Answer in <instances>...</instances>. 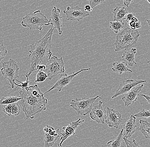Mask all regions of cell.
<instances>
[{
    "label": "cell",
    "instance_id": "cell-5",
    "mask_svg": "<svg viewBox=\"0 0 150 147\" xmlns=\"http://www.w3.org/2000/svg\"><path fill=\"white\" fill-rule=\"evenodd\" d=\"M1 72L4 78L9 81V84L12 89L14 88V83L17 79L19 78V67L17 63L12 59H10L7 62H4L2 64Z\"/></svg>",
    "mask_w": 150,
    "mask_h": 147
},
{
    "label": "cell",
    "instance_id": "cell-8",
    "mask_svg": "<svg viewBox=\"0 0 150 147\" xmlns=\"http://www.w3.org/2000/svg\"><path fill=\"white\" fill-rule=\"evenodd\" d=\"M66 17L68 20L79 21L81 20L90 15V13L86 12L84 9L78 6H67L66 10L63 11Z\"/></svg>",
    "mask_w": 150,
    "mask_h": 147
},
{
    "label": "cell",
    "instance_id": "cell-34",
    "mask_svg": "<svg viewBox=\"0 0 150 147\" xmlns=\"http://www.w3.org/2000/svg\"><path fill=\"white\" fill-rule=\"evenodd\" d=\"M46 69V65H38L36 67V71L38 72L44 71Z\"/></svg>",
    "mask_w": 150,
    "mask_h": 147
},
{
    "label": "cell",
    "instance_id": "cell-17",
    "mask_svg": "<svg viewBox=\"0 0 150 147\" xmlns=\"http://www.w3.org/2000/svg\"><path fill=\"white\" fill-rule=\"evenodd\" d=\"M137 52L136 48H132L131 50L126 51L122 56V60L125 63L127 66L132 67L134 64H136L135 62V54Z\"/></svg>",
    "mask_w": 150,
    "mask_h": 147
},
{
    "label": "cell",
    "instance_id": "cell-23",
    "mask_svg": "<svg viewBox=\"0 0 150 147\" xmlns=\"http://www.w3.org/2000/svg\"><path fill=\"white\" fill-rule=\"evenodd\" d=\"M125 27V23L121 21H111L110 23L109 28L115 33H118L121 31Z\"/></svg>",
    "mask_w": 150,
    "mask_h": 147
},
{
    "label": "cell",
    "instance_id": "cell-12",
    "mask_svg": "<svg viewBox=\"0 0 150 147\" xmlns=\"http://www.w3.org/2000/svg\"><path fill=\"white\" fill-rule=\"evenodd\" d=\"M146 80H134L130 79L124 80L120 84L119 88L116 91L115 93L112 95V99L116 98L120 95H122L129 91L132 88L136 87L137 85L141 83H145Z\"/></svg>",
    "mask_w": 150,
    "mask_h": 147
},
{
    "label": "cell",
    "instance_id": "cell-16",
    "mask_svg": "<svg viewBox=\"0 0 150 147\" xmlns=\"http://www.w3.org/2000/svg\"><path fill=\"white\" fill-rule=\"evenodd\" d=\"M136 128V117L134 116V115H132L123 126V138H130L135 132Z\"/></svg>",
    "mask_w": 150,
    "mask_h": 147
},
{
    "label": "cell",
    "instance_id": "cell-9",
    "mask_svg": "<svg viewBox=\"0 0 150 147\" xmlns=\"http://www.w3.org/2000/svg\"><path fill=\"white\" fill-rule=\"evenodd\" d=\"M91 69L90 68L81 69L79 70V71H78V72H77L74 73L72 75H68L66 73L61 74L59 78L57 80L56 83L50 89L48 90L47 91H46L45 93H44V95L55 89H58V91L59 92H60L62 90V89L63 88L68 85V84H70L73 79L77 75H78L81 72H82L89 71V70H90Z\"/></svg>",
    "mask_w": 150,
    "mask_h": 147
},
{
    "label": "cell",
    "instance_id": "cell-25",
    "mask_svg": "<svg viewBox=\"0 0 150 147\" xmlns=\"http://www.w3.org/2000/svg\"><path fill=\"white\" fill-rule=\"evenodd\" d=\"M27 77V79H26V81L24 82H21V81H19V80L16 79V81L19 82L21 83V84L18 85V84H17L16 82L14 83V84L16 85L17 86V87L15 89V90L18 89L19 88H21L22 89L28 91L29 90V89H30V86H29V84L31 83L30 81L29 80V77L28 76H26Z\"/></svg>",
    "mask_w": 150,
    "mask_h": 147
},
{
    "label": "cell",
    "instance_id": "cell-40",
    "mask_svg": "<svg viewBox=\"0 0 150 147\" xmlns=\"http://www.w3.org/2000/svg\"><path fill=\"white\" fill-rule=\"evenodd\" d=\"M133 20V21H134L135 22H138V21H139L138 20V19L135 16L134 17L132 18V20Z\"/></svg>",
    "mask_w": 150,
    "mask_h": 147
},
{
    "label": "cell",
    "instance_id": "cell-19",
    "mask_svg": "<svg viewBox=\"0 0 150 147\" xmlns=\"http://www.w3.org/2000/svg\"><path fill=\"white\" fill-rule=\"evenodd\" d=\"M111 69L113 72L120 75L125 72H132V70L127 67V65L123 61L121 62H114Z\"/></svg>",
    "mask_w": 150,
    "mask_h": 147
},
{
    "label": "cell",
    "instance_id": "cell-22",
    "mask_svg": "<svg viewBox=\"0 0 150 147\" xmlns=\"http://www.w3.org/2000/svg\"><path fill=\"white\" fill-rule=\"evenodd\" d=\"M60 137L59 134L57 136H52L49 134L45 133L44 134V142L45 147H52L56 143L58 139Z\"/></svg>",
    "mask_w": 150,
    "mask_h": 147
},
{
    "label": "cell",
    "instance_id": "cell-6",
    "mask_svg": "<svg viewBox=\"0 0 150 147\" xmlns=\"http://www.w3.org/2000/svg\"><path fill=\"white\" fill-rule=\"evenodd\" d=\"M98 98L102 99L99 96L91 98H76L70 103V107L74 109L80 115L86 116L88 114L93 107V104Z\"/></svg>",
    "mask_w": 150,
    "mask_h": 147
},
{
    "label": "cell",
    "instance_id": "cell-2",
    "mask_svg": "<svg viewBox=\"0 0 150 147\" xmlns=\"http://www.w3.org/2000/svg\"><path fill=\"white\" fill-rule=\"evenodd\" d=\"M54 28L52 27L50 29L46 34L41 40L30 46L29 57L30 58V68L25 76L30 77L33 72L36 71V67L38 65H45L51 59L52 37Z\"/></svg>",
    "mask_w": 150,
    "mask_h": 147
},
{
    "label": "cell",
    "instance_id": "cell-42",
    "mask_svg": "<svg viewBox=\"0 0 150 147\" xmlns=\"http://www.w3.org/2000/svg\"><path fill=\"white\" fill-rule=\"evenodd\" d=\"M146 1H148L150 4V0H146Z\"/></svg>",
    "mask_w": 150,
    "mask_h": 147
},
{
    "label": "cell",
    "instance_id": "cell-15",
    "mask_svg": "<svg viewBox=\"0 0 150 147\" xmlns=\"http://www.w3.org/2000/svg\"><path fill=\"white\" fill-rule=\"evenodd\" d=\"M144 87L143 84L137 87H134L129 91L125 94L122 97V100L123 101L125 107L130 106L134 103L137 100V97L139 96V94L142 88Z\"/></svg>",
    "mask_w": 150,
    "mask_h": 147
},
{
    "label": "cell",
    "instance_id": "cell-27",
    "mask_svg": "<svg viewBox=\"0 0 150 147\" xmlns=\"http://www.w3.org/2000/svg\"><path fill=\"white\" fill-rule=\"evenodd\" d=\"M10 110L11 115L15 116H17L19 115L21 112V108L17 103H15L10 104Z\"/></svg>",
    "mask_w": 150,
    "mask_h": 147
},
{
    "label": "cell",
    "instance_id": "cell-10",
    "mask_svg": "<svg viewBox=\"0 0 150 147\" xmlns=\"http://www.w3.org/2000/svg\"><path fill=\"white\" fill-rule=\"evenodd\" d=\"M103 101H99L98 105L92 108L89 114L92 120L99 124H104L106 119L107 111L103 107Z\"/></svg>",
    "mask_w": 150,
    "mask_h": 147
},
{
    "label": "cell",
    "instance_id": "cell-26",
    "mask_svg": "<svg viewBox=\"0 0 150 147\" xmlns=\"http://www.w3.org/2000/svg\"><path fill=\"white\" fill-rule=\"evenodd\" d=\"M136 117L141 118L144 119H148L150 118V110H148L145 109H142L140 112L134 115Z\"/></svg>",
    "mask_w": 150,
    "mask_h": 147
},
{
    "label": "cell",
    "instance_id": "cell-11",
    "mask_svg": "<svg viewBox=\"0 0 150 147\" xmlns=\"http://www.w3.org/2000/svg\"><path fill=\"white\" fill-rule=\"evenodd\" d=\"M84 120L79 118L76 121L73 122L67 126L62 127V130L60 134V143H59L58 147H61L63 142L70 136L75 134L76 129L81 123L84 122Z\"/></svg>",
    "mask_w": 150,
    "mask_h": 147
},
{
    "label": "cell",
    "instance_id": "cell-3",
    "mask_svg": "<svg viewBox=\"0 0 150 147\" xmlns=\"http://www.w3.org/2000/svg\"><path fill=\"white\" fill-rule=\"evenodd\" d=\"M139 32L137 30H133L126 27L117 33L114 43L115 51L127 49L135 44L139 37Z\"/></svg>",
    "mask_w": 150,
    "mask_h": 147
},
{
    "label": "cell",
    "instance_id": "cell-43",
    "mask_svg": "<svg viewBox=\"0 0 150 147\" xmlns=\"http://www.w3.org/2000/svg\"><path fill=\"white\" fill-rule=\"evenodd\" d=\"M150 62V59L148 61V62H147V63H149Z\"/></svg>",
    "mask_w": 150,
    "mask_h": 147
},
{
    "label": "cell",
    "instance_id": "cell-4",
    "mask_svg": "<svg viewBox=\"0 0 150 147\" xmlns=\"http://www.w3.org/2000/svg\"><path fill=\"white\" fill-rule=\"evenodd\" d=\"M24 27H28L30 30H37L42 31L44 26L50 25L47 17L40 10L31 12L23 18L21 23Z\"/></svg>",
    "mask_w": 150,
    "mask_h": 147
},
{
    "label": "cell",
    "instance_id": "cell-18",
    "mask_svg": "<svg viewBox=\"0 0 150 147\" xmlns=\"http://www.w3.org/2000/svg\"><path fill=\"white\" fill-rule=\"evenodd\" d=\"M112 10L113 11L114 21H121L125 20V16L128 13L125 7L117 6Z\"/></svg>",
    "mask_w": 150,
    "mask_h": 147
},
{
    "label": "cell",
    "instance_id": "cell-29",
    "mask_svg": "<svg viewBox=\"0 0 150 147\" xmlns=\"http://www.w3.org/2000/svg\"><path fill=\"white\" fill-rule=\"evenodd\" d=\"M45 133L49 134L52 136H57L58 135V132L59 131V129H57L55 130L54 128L50 125H47L44 129Z\"/></svg>",
    "mask_w": 150,
    "mask_h": 147
},
{
    "label": "cell",
    "instance_id": "cell-1",
    "mask_svg": "<svg viewBox=\"0 0 150 147\" xmlns=\"http://www.w3.org/2000/svg\"><path fill=\"white\" fill-rule=\"evenodd\" d=\"M44 96L36 84L30 86L29 90L22 89L20 91L19 97L21 98V105L27 120L33 119L35 115L46 110L48 100Z\"/></svg>",
    "mask_w": 150,
    "mask_h": 147
},
{
    "label": "cell",
    "instance_id": "cell-30",
    "mask_svg": "<svg viewBox=\"0 0 150 147\" xmlns=\"http://www.w3.org/2000/svg\"><path fill=\"white\" fill-rule=\"evenodd\" d=\"M123 139L126 144L127 147H142L136 142L135 139H133L132 141H131L128 140L127 139L125 138H123Z\"/></svg>",
    "mask_w": 150,
    "mask_h": 147
},
{
    "label": "cell",
    "instance_id": "cell-33",
    "mask_svg": "<svg viewBox=\"0 0 150 147\" xmlns=\"http://www.w3.org/2000/svg\"><path fill=\"white\" fill-rule=\"evenodd\" d=\"M135 15V14L134 13H131V12L127 13V14L126 15V16H125V21L127 22V23H129V22H130V21H131L132 18H133L134 17Z\"/></svg>",
    "mask_w": 150,
    "mask_h": 147
},
{
    "label": "cell",
    "instance_id": "cell-24",
    "mask_svg": "<svg viewBox=\"0 0 150 147\" xmlns=\"http://www.w3.org/2000/svg\"><path fill=\"white\" fill-rule=\"evenodd\" d=\"M21 100V98L20 97L17 96H10L3 97L0 100V104L1 105L10 104L13 103H17Z\"/></svg>",
    "mask_w": 150,
    "mask_h": 147
},
{
    "label": "cell",
    "instance_id": "cell-20",
    "mask_svg": "<svg viewBox=\"0 0 150 147\" xmlns=\"http://www.w3.org/2000/svg\"><path fill=\"white\" fill-rule=\"evenodd\" d=\"M139 130L145 138L150 139V123L146 121L140 120Z\"/></svg>",
    "mask_w": 150,
    "mask_h": 147
},
{
    "label": "cell",
    "instance_id": "cell-7",
    "mask_svg": "<svg viewBox=\"0 0 150 147\" xmlns=\"http://www.w3.org/2000/svg\"><path fill=\"white\" fill-rule=\"evenodd\" d=\"M44 72L47 74L49 80H51L59 74L64 73L65 72V67L62 58H59L56 56L51 57L46 65V69Z\"/></svg>",
    "mask_w": 150,
    "mask_h": 147
},
{
    "label": "cell",
    "instance_id": "cell-37",
    "mask_svg": "<svg viewBox=\"0 0 150 147\" xmlns=\"http://www.w3.org/2000/svg\"><path fill=\"white\" fill-rule=\"evenodd\" d=\"M128 24H129V25H130V27H131V29H132V30H136V22H135L134 21H133V20H131V21H130V22H129V23H128Z\"/></svg>",
    "mask_w": 150,
    "mask_h": 147
},
{
    "label": "cell",
    "instance_id": "cell-39",
    "mask_svg": "<svg viewBox=\"0 0 150 147\" xmlns=\"http://www.w3.org/2000/svg\"><path fill=\"white\" fill-rule=\"evenodd\" d=\"M142 96L144 97L146 100L147 102L149 103L150 105V96L149 95H145V94H142Z\"/></svg>",
    "mask_w": 150,
    "mask_h": 147
},
{
    "label": "cell",
    "instance_id": "cell-13",
    "mask_svg": "<svg viewBox=\"0 0 150 147\" xmlns=\"http://www.w3.org/2000/svg\"><path fill=\"white\" fill-rule=\"evenodd\" d=\"M107 116L105 122L110 127H113L115 129H119V126L123 122L121 114L118 111L107 108Z\"/></svg>",
    "mask_w": 150,
    "mask_h": 147
},
{
    "label": "cell",
    "instance_id": "cell-35",
    "mask_svg": "<svg viewBox=\"0 0 150 147\" xmlns=\"http://www.w3.org/2000/svg\"><path fill=\"white\" fill-rule=\"evenodd\" d=\"M84 10L89 13H91L93 9L91 7L90 5H86L84 7Z\"/></svg>",
    "mask_w": 150,
    "mask_h": 147
},
{
    "label": "cell",
    "instance_id": "cell-41",
    "mask_svg": "<svg viewBox=\"0 0 150 147\" xmlns=\"http://www.w3.org/2000/svg\"><path fill=\"white\" fill-rule=\"evenodd\" d=\"M147 23H148V25H149V27L150 31V19L147 20Z\"/></svg>",
    "mask_w": 150,
    "mask_h": 147
},
{
    "label": "cell",
    "instance_id": "cell-21",
    "mask_svg": "<svg viewBox=\"0 0 150 147\" xmlns=\"http://www.w3.org/2000/svg\"><path fill=\"white\" fill-rule=\"evenodd\" d=\"M123 132V130L122 129L116 138L108 142L107 147H124L122 143Z\"/></svg>",
    "mask_w": 150,
    "mask_h": 147
},
{
    "label": "cell",
    "instance_id": "cell-31",
    "mask_svg": "<svg viewBox=\"0 0 150 147\" xmlns=\"http://www.w3.org/2000/svg\"><path fill=\"white\" fill-rule=\"evenodd\" d=\"M7 53V51L3 44H0V63L4 58Z\"/></svg>",
    "mask_w": 150,
    "mask_h": 147
},
{
    "label": "cell",
    "instance_id": "cell-38",
    "mask_svg": "<svg viewBox=\"0 0 150 147\" xmlns=\"http://www.w3.org/2000/svg\"><path fill=\"white\" fill-rule=\"evenodd\" d=\"M142 27V25L140 21H138V22H136L135 24L136 29H139Z\"/></svg>",
    "mask_w": 150,
    "mask_h": 147
},
{
    "label": "cell",
    "instance_id": "cell-28",
    "mask_svg": "<svg viewBox=\"0 0 150 147\" xmlns=\"http://www.w3.org/2000/svg\"><path fill=\"white\" fill-rule=\"evenodd\" d=\"M47 78H48L47 75L44 71L38 72L36 76L35 82V83H40V82H44Z\"/></svg>",
    "mask_w": 150,
    "mask_h": 147
},
{
    "label": "cell",
    "instance_id": "cell-14",
    "mask_svg": "<svg viewBox=\"0 0 150 147\" xmlns=\"http://www.w3.org/2000/svg\"><path fill=\"white\" fill-rule=\"evenodd\" d=\"M62 18L60 14V9H58L56 6L53 7L52 10L51 16L50 18L49 21L50 24L54 29H56L59 35L62 34Z\"/></svg>",
    "mask_w": 150,
    "mask_h": 147
},
{
    "label": "cell",
    "instance_id": "cell-36",
    "mask_svg": "<svg viewBox=\"0 0 150 147\" xmlns=\"http://www.w3.org/2000/svg\"><path fill=\"white\" fill-rule=\"evenodd\" d=\"M134 0H123L124 2V4L127 7H128L130 4L133 2Z\"/></svg>",
    "mask_w": 150,
    "mask_h": 147
},
{
    "label": "cell",
    "instance_id": "cell-32",
    "mask_svg": "<svg viewBox=\"0 0 150 147\" xmlns=\"http://www.w3.org/2000/svg\"><path fill=\"white\" fill-rule=\"evenodd\" d=\"M90 3V5L92 9L99 5L104 3L106 0H88Z\"/></svg>",
    "mask_w": 150,
    "mask_h": 147
}]
</instances>
